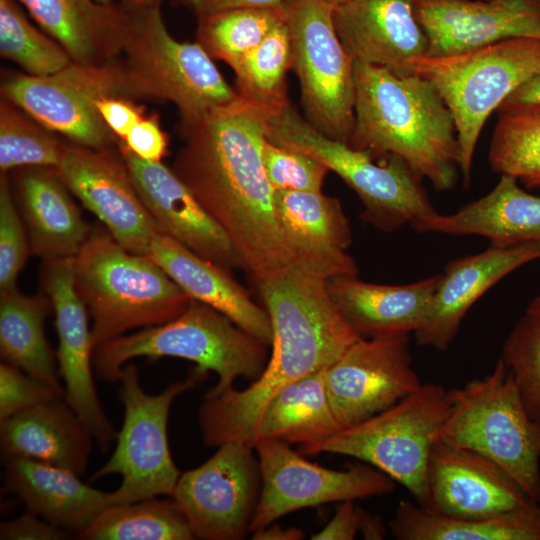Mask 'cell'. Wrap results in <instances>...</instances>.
I'll list each match as a JSON object with an SVG mask.
<instances>
[{
    "instance_id": "1",
    "label": "cell",
    "mask_w": 540,
    "mask_h": 540,
    "mask_svg": "<svg viewBox=\"0 0 540 540\" xmlns=\"http://www.w3.org/2000/svg\"><path fill=\"white\" fill-rule=\"evenodd\" d=\"M180 134L171 169L226 234L253 282L296 263L263 165L265 113L239 97Z\"/></svg>"
},
{
    "instance_id": "2",
    "label": "cell",
    "mask_w": 540,
    "mask_h": 540,
    "mask_svg": "<svg viewBox=\"0 0 540 540\" xmlns=\"http://www.w3.org/2000/svg\"><path fill=\"white\" fill-rule=\"evenodd\" d=\"M327 278L300 263L256 285L272 326L271 354L244 390L204 397L198 412L203 441L253 447L255 422L269 399L290 383L322 370L360 337L333 302Z\"/></svg>"
},
{
    "instance_id": "3",
    "label": "cell",
    "mask_w": 540,
    "mask_h": 540,
    "mask_svg": "<svg viewBox=\"0 0 540 540\" xmlns=\"http://www.w3.org/2000/svg\"><path fill=\"white\" fill-rule=\"evenodd\" d=\"M354 126L348 145L396 156L437 191L455 188L460 145L451 111L425 78L354 62Z\"/></svg>"
},
{
    "instance_id": "4",
    "label": "cell",
    "mask_w": 540,
    "mask_h": 540,
    "mask_svg": "<svg viewBox=\"0 0 540 540\" xmlns=\"http://www.w3.org/2000/svg\"><path fill=\"white\" fill-rule=\"evenodd\" d=\"M268 346L225 314L191 300L179 316L166 323L99 344L94 349L93 367L101 379L116 382L133 358H181L196 364L198 379L209 371L216 373L217 384L204 396L213 397L233 387L239 377L257 379L267 364Z\"/></svg>"
},
{
    "instance_id": "5",
    "label": "cell",
    "mask_w": 540,
    "mask_h": 540,
    "mask_svg": "<svg viewBox=\"0 0 540 540\" xmlns=\"http://www.w3.org/2000/svg\"><path fill=\"white\" fill-rule=\"evenodd\" d=\"M74 286L92 319L94 347L135 328L166 323L191 298L148 255L130 252L105 229H92L74 257Z\"/></svg>"
},
{
    "instance_id": "6",
    "label": "cell",
    "mask_w": 540,
    "mask_h": 540,
    "mask_svg": "<svg viewBox=\"0 0 540 540\" xmlns=\"http://www.w3.org/2000/svg\"><path fill=\"white\" fill-rule=\"evenodd\" d=\"M449 410L436 441L492 460L540 502V421L531 416L500 358L482 378L448 389Z\"/></svg>"
},
{
    "instance_id": "7",
    "label": "cell",
    "mask_w": 540,
    "mask_h": 540,
    "mask_svg": "<svg viewBox=\"0 0 540 540\" xmlns=\"http://www.w3.org/2000/svg\"><path fill=\"white\" fill-rule=\"evenodd\" d=\"M267 139L303 152L336 173L363 204L361 218L383 232L405 224L415 226L438 213L422 184V177L396 156L375 163L373 156L331 139L301 117L289 103L265 113Z\"/></svg>"
},
{
    "instance_id": "8",
    "label": "cell",
    "mask_w": 540,
    "mask_h": 540,
    "mask_svg": "<svg viewBox=\"0 0 540 540\" xmlns=\"http://www.w3.org/2000/svg\"><path fill=\"white\" fill-rule=\"evenodd\" d=\"M413 74L428 80L452 113L460 174L471 180L476 144L486 120L518 88L540 75V39L513 38L447 56H424Z\"/></svg>"
},
{
    "instance_id": "9",
    "label": "cell",
    "mask_w": 540,
    "mask_h": 540,
    "mask_svg": "<svg viewBox=\"0 0 540 540\" xmlns=\"http://www.w3.org/2000/svg\"><path fill=\"white\" fill-rule=\"evenodd\" d=\"M130 21L121 59L138 99L164 100L179 112V132L239 98L210 55L195 42L168 32L160 6L129 9Z\"/></svg>"
},
{
    "instance_id": "10",
    "label": "cell",
    "mask_w": 540,
    "mask_h": 540,
    "mask_svg": "<svg viewBox=\"0 0 540 540\" xmlns=\"http://www.w3.org/2000/svg\"><path fill=\"white\" fill-rule=\"evenodd\" d=\"M448 410V389L437 383H423L388 409L300 448V453L356 458L400 483L416 503L426 507L434 435Z\"/></svg>"
},
{
    "instance_id": "11",
    "label": "cell",
    "mask_w": 540,
    "mask_h": 540,
    "mask_svg": "<svg viewBox=\"0 0 540 540\" xmlns=\"http://www.w3.org/2000/svg\"><path fill=\"white\" fill-rule=\"evenodd\" d=\"M281 11L305 119L327 137L348 144L354 126V61L335 30L334 6L286 0Z\"/></svg>"
},
{
    "instance_id": "12",
    "label": "cell",
    "mask_w": 540,
    "mask_h": 540,
    "mask_svg": "<svg viewBox=\"0 0 540 540\" xmlns=\"http://www.w3.org/2000/svg\"><path fill=\"white\" fill-rule=\"evenodd\" d=\"M1 94L48 130L96 150L115 148L119 141L96 102L105 97L137 99L121 57L99 65L72 62L45 77L11 74L1 82Z\"/></svg>"
},
{
    "instance_id": "13",
    "label": "cell",
    "mask_w": 540,
    "mask_h": 540,
    "mask_svg": "<svg viewBox=\"0 0 540 540\" xmlns=\"http://www.w3.org/2000/svg\"><path fill=\"white\" fill-rule=\"evenodd\" d=\"M198 380L193 374L150 395L140 384L136 366H123L118 381L124 415L116 447L109 460L90 477L95 481L111 474L121 476L120 486L111 492L112 505L171 496L181 473L169 450L168 415L174 399L193 388Z\"/></svg>"
},
{
    "instance_id": "14",
    "label": "cell",
    "mask_w": 540,
    "mask_h": 540,
    "mask_svg": "<svg viewBox=\"0 0 540 540\" xmlns=\"http://www.w3.org/2000/svg\"><path fill=\"white\" fill-rule=\"evenodd\" d=\"M253 448L260 467L261 490L249 531L262 529L299 509L383 496L395 488L391 477L367 463L346 470L328 469L276 439H259Z\"/></svg>"
},
{
    "instance_id": "15",
    "label": "cell",
    "mask_w": 540,
    "mask_h": 540,
    "mask_svg": "<svg viewBox=\"0 0 540 540\" xmlns=\"http://www.w3.org/2000/svg\"><path fill=\"white\" fill-rule=\"evenodd\" d=\"M254 448L227 442L200 466L180 474L172 499L195 538L239 540L249 531L261 490Z\"/></svg>"
},
{
    "instance_id": "16",
    "label": "cell",
    "mask_w": 540,
    "mask_h": 540,
    "mask_svg": "<svg viewBox=\"0 0 540 540\" xmlns=\"http://www.w3.org/2000/svg\"><path fill=\"white\" fill-rule=\"evenodd\" d=\"M409 335L360 338L326 368V391L341 428L388 409L422 386Z\"/></svg>"
},
{
    "instance_id": "17",
    "label": "cell",
    "mask_w": 540,
    "mask_h": 540,
    "mask_svg": "<svg viewBox=\"0 0 540 540\" xmlns=\"http://www.w3.org/2000/svg\"><path fill=\"white\" fill-rule=\"evenodd\" d=\"M41 288L49 298L58 336V370L64 399L92 434L101 450L116 440L95 389L92 367L94 343L88 309L74 286V257L43 260Z\"/></svg>"
},
{
    "instance_id": "18",
    "label": "cell",
    "mask_w": 540,
    "mask_h": 540,
    "mask_svg": "<svg viewBox=\"0 0 540 540\" xmlns=\"http://www.w3.org/2000/svg\"><path fill=\"white\" fill-rule=\"evenodd\" d=\"M59 176L126 250L148 255L161 233L141 200L118 147L96 150L67 144Z\"/></svg>"
},
{
    "instance_id": "19",
    "label": "cell",
    "mask_w": 540,
    "mask_h": 540,
    "mask_svg": "<svg viewBox=\"0 0 540 540\" xmlns=\"http://www.w3.org/2000/svg\"><path fill=\"white\" fill-rule=\"evenodd\" d=\"M533 502L492 460L445 442L434 443L425 508L446 517L471 519L495 516Z\"/></svg>"
},
{
    "instance_id": "20",
    "label": "cell",
    "mask_w": 540,
    "mask_h": 540,
    "mask_svg": "<svg viewBox=\"0 0 540 540\" xmlns=\"http://www.w3.org/2000/svg\"><path fill=\"white\" fill-rule=\"evenodd\" d=\"M427 56H447L513 38L540 39L538 0H414Z\"/></svg>"
},
{
    "instance_id": "21",
    "label": "cell",
    "mask_w": 540,
    "mask_h": 540,
    "mask_svg": "<svg viewBox=\"0 0 540 540\" xmlns=\"http://www.w3.org/2000/svg\"><path fill=\"white\" fill-rule=\"evenodd\" d=\"M135 188L162 234L229 270L241 268L232 243L188 187L162 162L144 160L117 144Z\"/></svg>"
},
{
    "instance_id": "22",
    "label": "cell",
    "mask_w": 540,
    "mask_h": 540,
    "mask_svg": "<svg viewBox=\"0 0 540 540\" xmlns=\"http://www.w3.org/2000/svg\"><path fill=\"white\" fill-rule=\"evenodd\" d=\"M333 22L354 62L408 76L428 53L414 0H348L334 7Z\"/></svg>"
},
{
    "instance_id": "23",
    "label": "cell",
    "mask_w": 540,
    "mask_h": 540,
    "mask_svg": "<svg viewBox=\"0 0 540 540\" xmlns=\"http://www.w3.org/2000/svg\"><path fill=\"white\" fill-rule=\"evenodd\" d=\"M540 259V242L486 250L449 262L439 277L431 311L415 334L419 346L446 351L473 304L515 269Z\"/></svg>"
},
{
    "instance_id": "24",
    "label": "cell",
    "mask_w": 540,
    "mask_h": 540,
    "mask_svg": "<svg viewBox=\"0 0 540 540\" xmlns=\"http://www.w3.org/2000/svg\"><path fill=\"white\" fill-rule=\"evenodd\" d=\"M274 207L282 235L295 262L327 279L357 276L347 252L350 222L341 202L322 191H274Z\"/></svg>"
},
{
    "instance_id": "25",
    "label": "cell",
    "mask_w": 540,
    "mask_h": 540,
    "mask_svg": "<svg viewBox=\"0 0 540 540\" xmlns=\"http://www.w3.org/2000/svg\"><path fill=\"white\" fill-rule=\"evenodd\" d=\"M439 277L385 285L340 276L328 279L327 288L342 317L360 338L415 334L429 317Z\"/></svg>"
},
{
    "instance_id": "26",
    "label": "cell",
    "mask_w": 540,
    "mask_h": 540,
    "mask_svg": "<svg viewBox=\"0 0 540 540\" xmlns=\"http://www.w3.org/2000/svg\"><path fill=\"white\" fill-rule=\"evenodd\" d=\"M80 477L55 465L12 457L5 459L2 490L18 496L26 510L79 533L112 505L111 492L95 489Z\"/></svg>"
},
{
    "instance_id": "27",
    "label": "cell",
    "mask_w": 540,
    "mask_h": 540,
    "mask_svg": "<svg viewBox=\"0 0 540 540\" xmlns=\"http://www.w3.org/2000/svg\"><path fill=\"white\" fill-rule=\"evenodd\" d=\"M15 187L31 254L43 260L75 257L91 230L56 168H21Z\"/></svg>"
},
{
    "instance_id": "28",
    "label": "cell",
    "mask_w": 540,
    "mask_h": 540,
    "mask_svg": "<svg viewBox=\"0 0 540 540\" xmlns=\"http://www.w3.org/2000/svg\"><path fill=\"white\" fill-rule=\"evenodd\" d=\"M73 62L99 65L118 59L127 37L130 11L95 0H18Z\"/></svg>"
},
{
    "instance_id": "29",
    "label": "cell",
    "mask_w": 540,
    "mask_h": 540,
    "mask_svg": "<svg viewBox=\"0 0 540 540\" xmlns=\"http://www.w3.org/2000/svg\"><path fill=\"white\" fill-rule=\"evenodd\" d=\"M94 438L63 397L35 405L0 421L5 459L29 458L82 476Z\"/></svg>"
},
{
    "instance_id": "30",
    "label": "cell",
    "mask_w": 540,
    "mask_h": 540,
    "mask_svg": "<svg viewBox=\"0 0 540 540\" xmlns=\"http://www.w3.org/2000/svg\"><path fill=\"white\" fill-rule=\"evenodd\" d=\"M192 299L225 314L271 345L272 326L265 308L250 297L230 270L207 260L165 234H158L148 254Z\"/></svg>"
},
{
    "instance_id": "31",
    "label": "cell",
    "mask_w": 540,
    "mask_h": 540,
    "mask_svg": "<svg viewBox=\"0 0 540 540\" xmlns=\"http://www.w3.org/2000/svg\"><path fill=\"white\" fill-rule=\"evenodd\" d=\"M412 228L421 233L477 235L498 247L540 242V197L520 188L516 178L501 175L486 195L452 214L436 213Z\"/></svg>"
},
{
    "instance_id": "32",
    "label": "cell",
    "mask_w": 540,
    "mask_h": 540,
    "mask_svg": "<svg viewBox=\"0 0 540 540\" xmlns=\"http://www.w3.org/2000/svg\"><path fill=\"white\" fill-rule=\"evenodd\" d=\"M326 368L288 384L269 399L255 422L252 444L276 439L304 448L341 429L326 391Z\"/></svg>"
},
{
    "instance_id": "33",
    "label": "cell",
    "mask_w": 540,
    "mask_h": 540,
    "mask_svg": "<svg viewBox=\"0 0 540 540\" xmlns=\"http://www.w3.org/2000/svg\"><path fill=\"white\" fill-rule=\"evenodd\" d=\"M389 527L398 540H540V502L495 516L460 519L402 500Z\"/></svg>"
},
{
    "instance_id": "34",
    "label": "cell",
    "mask_w": 540,
    "mask_h": 540,
    "mask_svg": "<svg viewBox=\"0 0 540 540\" xmlns=\"http://www.w3.org/2000/svg\"><path fill=\"white\" fill-rule=\"evenodd\" d=\"M52 309L43 293L28 296L17 289L0 292V355L4 362L48 384L64 397V386L44 323Z\"/></svg>"
},
{
    "instance_id": "35",
    "label": "cell",
    "mask_w": 540,
    "mask_h": 540,
    "mask_svg": "<svg viewBox=\"0 0 540 540\" xmlns=\"http://www.w3.org/2000/svg\"><path fill=\"white\" fill-rule=\"evenodd\" d=\"M82 540H191L190 525L172 500L156 497L107 507L77 533Z\"/></svg>"
},
{
    "instance_id": "36",
    "label": "cell",
    "mask_w": 540,
    "mask_h": 540,
    "mask_svg": "<svg viewBox=\"0 0 540 540\" xmlns=\"http://www.w3.org/2000/svg\"><path fill=\"white\" fill-rule=\"evenodd\" d=\"M239 97L264 113L289 103L287 72L291 48L287 26L282 21L253 50L231 66Z\"/></svg>"
},
{
    "instance_id": "37",
    "label": "cell",
    "mask_w": 540,
    "mask_h": 540,
    "mask_svg": "<svg viewBox=\"0 0 540 540\" xmlns=\"http://www.w3.org/2000/svg\"><path fill=\"white\" fill-rule=\"evenodd\" d=\"M281 7L238 8L197 17L196 42L230 67L282 21Z\"/></svg>"
},
{
    "instance_id": "38",
    "label": "cell",
    "mask_w": 540,
    "mask_h": 540,
    "mask_svg": "<svg viewBox=\"0 0 540 540\" xmlns=\"http://www.w3.org/2000/svg\"><path fill=\"white\" fill-rule=\"evenodd\" d=\"M488 159L501 175L540 187V107L499 112Z\"/></svg>"
},
{
    "instance_id": "39",
    "label": "cell",
    "mask_w": 540,
    "mask_h": 540,
    "mask_svg": "<svg viewBox=\"0 0 540 540\" xmlns=\"http://www.w3.org/2000/svg\"><path fill=\"white\" fill-rule=\"evenodd\" d=\"M67 144L13 102H0L1 173L26 167L57 168Z\"/></svg>"
},
{
    "instance_id": "40",
    "label": "cell",
    "mask_w": 540,
    "mask_h": 540,
    "mask_svg": "<svg viewBox=\"0 0 540 540\" xmlns=\"http://www.w3.org/2000/svg\"><path fill=\"white\" fill-rule=\"evenodd\" d=\"M0 53L36 77L53 75L73 62L56 40L27 20L14 0H0Z\"/></svg>"
},
{
    "instance_id": "41",
    "label": "cell",
    "mask_w": 540,
    "mask_h": 540,
    "mask_svg": "<svg viewBox=\"0 0 540 540\" xmlns=\"http://www.w3.org/2000/svg\"><path fill=\"white\" fill-rule=\"evenodd\" d=\"M501 359L527 410L540 421V294L535 296L506 338Z\"/></svg>"
},
{
    "instance_id": "42",
    "label": "cell",
    "mask_w": 540,
    "mask_h": 540,
    "mask_svg": "<svg viewBox=\"0 0 540 540\" xmlns=\"http://www.w3.org/2000/svg\"><path fill=\"white\" fill-rule=\"evenodd\" d=\"M262 160L274 191H321L330 172L315 158L265 139Z\"/></svg>"
},
{
    "instance_id": "43",
    "label": "cell",
    "mask_w": 540,
    "mask_h": 540,
    "mask_svg": "<svg viewBox=\"0 0 540 540\" xmlns=\"http://www.w3.org/2000/svg\"><path fill=\"white\" fill-rule=\"evenodd\" d=\"M31 254L27 230L15 204L7 173L0 175V292L17 289L16 281Z\"/></svg>"
},
{
    "instance_id": "44",
    "label": "cell",
    "mask_w": 540,
    "mask_h": 540,
    "mask_svg": "<svg viewBox=\"0 0 540 540\" xmlns=\"http://www.w3.org/2000/svg\"><path fill=\"white\" fill-rule=\"evenodd\" d=\"M58 395L48 384L23 370L2 362L0 365V421Z\"/></svg>"
},
{
    "instance_id": "45",
    "label": "cell",
    "mask_w": 540,
    "mask_h": 540,
    "mask_svg": "<svg viewBox=\"0 0 540 540\" xmlns=\"http://www.w3.org/2000/svg\"><path fill=\"white\" fill-rule=\"evenodd\" d=\"M122 142L144 160L160 162L167 154L168 139L160 127L157 114L144 116Z\"/></svg>"
},
{
    "instance_id": "46",
    "label": "cell",
    "mask_w": 540,
    "mask_h": 540,
    "mask_svg": "<svg viewBox=\"0 0 540 540\" xmlns=\"http://www.w3.org/2000/svg\"><path fill=\"white\" fill-rule=\"evenodd\" d=\"M68 536L67 530L29 510L0 524L1 540H63Z\"/></svg>"
},
{
    "instance_id": "47",
    "label": "cell",
    "mask_w": 540,
    "mask_h": 540,
    "mask_svg": "<svg viewBox=\"0 0 540 540\" xmlns=\"http://www.w3.org/2000/svg\"><path fill=\"white\" fill-rule=\"evenodd\" d=\"M96 107L107 127L120 141L144 117V108L125 97L102 98L96 102Z\"/></svg>"
},
{
    "instance_id": "48",
    "label": "cell",
    "mask_w": 540,
    "mask_h": 540,
    "mask_svg": "<svg viewBox=\"0 0 540 540\" xmlns=\"http://www.w3.org/2000/svg\"><path fill=\"white\" fill-rule=\"evenodd\" d=\"M363 510L353 500L343 501L328 524L315 533L313 540H352L361 528Z\"/></svg>"
},
{
    "instance_id": "49",
    "label": "cell",
    "mask_w": 540,
    "mask_h": 540,
    "mask_svg": "<svg viewBox=\"0 0 540 540\" xmlns=\"http://www.w3.org/2000/svg\"><path fill=\"white\" fill-rule=\"evenodd\" d=\"M286 0H173L197 17L238 8H280Z\"/></svg>"
},
{
    "instance_id": "50",
    "label": "cell",
    "mask_w": 540,
    "mask_h": 540,
    "mask_svg": "<svg viewBox=\"0 0 540 540\" xmlns=\"http://www.w3.org/2000/svg\"><path fill=\"white\" fill-rule=\"evenodd\" d=\"M540 107V75L513 92L499 107L498 111Z\"/></svg>"
},
{
    "instance_id": "51",
    "label": "cell",
    "mask_w": 540,
    "mask_h": 540,
    "mask_svg": "<svg viewBox=\"0 0 540 540\" xmlns=\"http://www.w3.org/2000/svg\"><path fill=\"white\" fill-rule=\"evenodd\" d=\"M254 539L260 540H298L303 538V533L296 528L283 529L279 525L272 524L254 531Z\"/></svg>"
},
{
    "instance_id": "52",
    "label": "cell",
    "mask_w": 540,
    "mask_h": 540,
    "mask_svg": "<svg viewBox=\"0 0 540 540\" xmlns=\"http://www.w3.org/2000/svg\"><path fill=\"white\" fill-rule=\"evenodd\" d=\"M360 531L366 539H382L385 534V528L381 520L365 511L362 513Z\"/></svg>"
},
{
    "instance_id": "53",
    "label": "cell",
    "mask_w": 540,
    "mask_h": 540,
    "mask_svg": "<svg viewBox=\"0 0 540 540\" xmlns=\"http://www.w3.org/2000/svg\"><path fill=\"white\" fill-rule=\"evenodd\" d=\"M162 0H121V5L127 9H140L160 6Z\"/></svg>"
},
{
    "instance_id": "54",
    "label": "cell",
    "mask_w": 540,
    "mask_h": 540,
    "mask_svg": "<svg viewBox=\"0 0 540 540\" xmlns=\"http://www.w3.org/2000/svg\"><path fill=\"white\" fill-rule=\"evenodd\" d=\"M320 1L325 2V3L329 4V5H332V6L336 7V6L346 2L348 0H320Z\"/></svg>"
},
{
    "instance_id": "55",
    "label": "cell",
    "mask_w": 540,
    "mask_h": 540,
    "mask_svg": "<svg viewBox=\"0 0 540 540\" xmlns=\"http://www.w3.org/2000/svg\"><path fill=\"white\" fill-rule=\"evenodd\" d=\"M95 1H97L99 3H111L112 2V0H95Z\"/></svg>"
},
{
    "instance_id": "56",
    "label": "cell",
    "mask_w": 540,
    "mask_h": 540,
    "mask_svg": "<svg viewBox=\"0 0 540 540\" xmlns=\"http://www.w3.org/2000/svg\"><path fill=\"white\" fill-rule=\"evenodd\" d=\"M538 1H540V0H538Z\"/></svg>"
}]
</instances>
